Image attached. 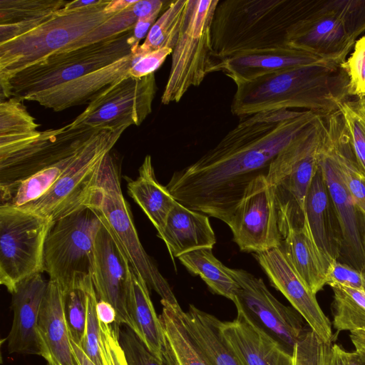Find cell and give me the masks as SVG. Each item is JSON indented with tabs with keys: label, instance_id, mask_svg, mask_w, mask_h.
<instances>
[{
	"label": "cell",
	"instance_id": "obj_1",
	"mask_svg": "<svg viewBox=\"0 0 365 365\" xmlns=\"http://www.w3.org/2000/svg\"><path fill=\"white\" fill-rule=\"evenodd\" d=\"M320 115L269 110L238 124L198 160L173 173L166 187L186 207L227 225L245 190Z\"/></svg>",
	"mask_w": 365,
	"mask_h": 365
},
{
	"label": "cell",
	"instance_id": "obj_2",
	"mask_svg": "<svg viewBox=\"0 0 365 365\" xmlns=\"http://www.w3.org/2000/svg\"><path fill=\"white\" fill-rule=\"evenodd\" d=\"M349 78L339 64L294 68L236 84L231 112L240 118L261 111L304 108L322 116L349 99Z\"/></svg>",
	"mask_w": 365,
	"mask_h": 365
},
{
	"label": "cell",
	"instance_id": "obj_3",
	"mask_svg": "<svg viewBox=\"0 0 365 365\" xmlns=\"http://www.w3.org/2000/svg\"><path fill=\"white\" fill-rule=\"evenodd\" d=\"M322 0L220 1L211 26V58H226L287 45L292 27Z\"/></svg>",
	"mask_w": 365,
	"mask_h": 365
},
{
	"label": "cell",
	"instance_id": "obj_4",
	"mask_svg": "<svg viewBox=\"0 0 365 365\" xmlns=\"http://www.w3.org/2000/svg\"><path fill=\"white\" fill-rule=\"evenodd\" d=\"M110 1L69 11L61 9L30 32L0 43V101L10 98L9 83L14 74L62 51L113 16L104 11Z\"/></svg>",
	"mask_w": 365,
	"mask_h": 365
},
{
	"label": "cell",
	"instance_id": "obj_5",
	"mask_svg": "<svg viewBox=\"0 0 365 365\" xmlns=\"http://www.w3.org/2000/svg\"><path fill=\"white\" fill-rule=\"evenodd\" d=\"M86 207L97 213L113 235L132 269L148 287L160 297V300L178 304L168 281L140 241L130 207L122 192L118 166L110 153L103 160L97 182Z\"/></svg>",
	"mask_w": 365,
	"mask_h": 365
},
{
	"label": "cell",
	"instance_id": "obj_6",
	"mask_svg": "<svg viewBox=\"0 0 365 365\" xmlns=\"http://www.w3.org/2000/svg\"><path fill=\"white\" fill-rule=\"evenodd\" d=\"M325 117L319 115L271 163L267 180L274 194L282 239L304 222L306 197L319 168Z\"/></svg>",
	"mask_w": 365,
	"mask_h": 365
},
{
	"label": "cell",
	"instance_id": "obj_7",
	"mask_svg": "<svg viewBox=\"0 0 365 365\" xmlns=\"http://www.w3.org/2000/svg\"><path fill=\"white\" fill-rule=\"evenodd\" d=\"M133 29L72 51H58L14 74L10 98L23 101L32 95L76 80L132 53Z\"/></svg>",
	"mask_w": 365,
	"mask_h": 365
},
{
	"label": "cell",
	"instance_id": "obj_8",
	"mask_svg": "<svg viewBox=\"0 0 365 365\" xmlns=\"http://www.w3.org/2000/svg\"><path fill=\"white\" fill-rule=\"evenodd\" d=\"M101 224L88 207L53 223L45 243L43 271L63 291L92 277L95 240Z\"/></svg>",
	"mask_w": 365,
	"mask_h": 365
},
{
	"label": "cell",
	"instance_id": "obj_9",
	"mask_svg": "<svg viewBox=\"0 0 365 365\" xmlns=\"http://www.w3.org/2000/svg\"><path fill=\"white\" fill-rule=\"evenodd\" d=\"M126 128L100 130L43 195L19 207L54 222L86 207L97 182L104 157L110 153Z\"/></svg>",
	"mask_w": 365,
	"mask_h": 365
},
{
	"label": "cell",
	"instance_id": "obj_10",
	"mask_svg": "<svg viewBox=\"0 0 365 365\" xmlns=\"http://www.w3.org/2000/svg\"><path fill=\"white\" fill-rule=\"evenodd\" d=\"M53 223L21 207L0 205V283L10 294L19 282L43 271L45 243Z\"/></svg>",
	"mask_w": 365,
	"mask_h": 365
},
{
	"label": "cell",
	"instance_id": "obj_11",
	"mask_svg": "<svg viewBox=\"0 0 365 365\" xmlns=\"http://www.w3.org/2000/svg\"><path fill=\"white\" fill-rule=\"evenodd\" d=\"M219 0H189L184 25L173 48L171 67L161 102H179L208 74L211 26Z\"/></svg>",
	"mask_w": 365,
	"mask_h": 365
},
{
	"label": "cell",
	"instance_id": "obj_12",
	"mask_svg": "<svg viewBox=\"0 0 365 365\" xmlns=\"http://www.w3.org/2000/svg\"><path fill=\"white\" fill-rule=\"evenodd\" d=\"M156 90L154 73L140 78L127 76L91 101L71 123L113 129L138 126L152 113Z\"/></svg>",
	"mask_w": 365,
	"mask_h": 365
},
{
	"label": "cell",
	"instance_id": "obj_13",
	"mask_svg": "<svg viewBox=\"0 0 365 365\" xmlns=\"http://www.w3.org/2000/svg\"><path fill=\"white\" fill-rule=\"evenodd\" d=\"M228 271L240 287L233 302L236 308L292 354L297 343L311 329L303 317L276 299L262 279L242 269Z\"/></svg>",
	"mask_w": 365,
	"mask_h": 365
},
{
	"label": "cell",
	"instance_id": "obj_14",
	"mask_svg": "<svg viewBox=\"0 0 365 365\" xmlns=\"http://www.w3.org/2000/svg\"><path fill=\"white\" fill-rule=\"evenodd\" d=\"M101 129L71 123L60 128L41 131L34 140L0 159V190L78 152Z\"/></svg>",
	"mask_w": 365,
	"mask_h": 365
},
{
	"label": "cell",
	"instance_id": "obj_15",
	"mask_svg": "<svg viewBox=\"0 0 365 365\" xmlns=\"http://www.w3.org/2000/svg\"><path fill=\"white\" fill-rule=\"evenodd\" d=\"M228 226L242 252L255 253L281 245L274 194L266 175L257 177L247 187Z\"/></svg>",
	"mask_w": 365,
	"mask_h": 365
},
{
	"label": "cell",
	"instance_id": "obj_16",
	"mask_svg": "<svg viewBox=\"0 0 365 365\" xmlns=\"http://www.w3.org/2000/svg\"><path fill=\"white\" fill-rule=\"evenodd\" d=\"M92 280L98 299L108 302L115 309L117 314L115 323L133 330L128 309L132 267L103 222L95 240Z\"/></svg>",
	"mask_w": 365,
	"mask_h": 365
},
{
	"label": "cell",
	"instance_id": "obj_17",
	"mask_svg": "<svg viewBox=\"0 0 365 365\" xmlns=\"http://www.w3.org/2000/svg\"><path fill=\"white\" fill-rule=\"evenodd\" d=\"M355 42L329 1L294 24L287 36L288 46L339 65L346 60Z\"/></svg>",
	"mask_w": 365,
	"mask_h": 365
},
{
	"label": "cell",
	"instance_id": "obj_18",
	"mask_svg": "<svg viewBox=\"0 0 365 365\" xmlns=\"http://www.w3.org/2000/svg\"><path fill=\"white\" fill-rule=\"evenodd\" d=\"M270 284L303 317L309 327L327 344L333 339L331 322L312 293L291 266L281 247L253 253Z\"/></svg>",
	"mask_w": 365,
	"mask_h": 365
},
{
	"label": "cell",
	"instance_id": "obj_19",
	"mask_svg": "<svg viewBox=\"0 0 365 365\" xmlns=\"http://www.w3.org/2000/svg\"><path fill=\"white\" fill-rule=\"evenodd\" d=\"M319 166L331 195L342 235L339 259L358 270L365 269V215L356 205L335 160L322 143Z\"/></svg>",
	"mask_w": 365,
	"mask_h": 365
},
{
	"label": "cell",
	"instance_id": "obj_20",
	"mask_svg": "<svg viewBox=\"0 0 365 365\" xmlns=\"http://www.w3.org/2000/svg\"><path fill=\"white\" fill-rule=\"evenodd\" d=\"M232 321L217 318L220 336L242 365H293L292 354L240 309Z\"/></svg>",
	"mask_w": 365,
	"mask_h": 365
},
{
	"label": "cell",
	"instance_id": "obj_21",
	"mask_svg": "<svg viewBox=\"0 0 365 365\" xmlns=\"http://www.w3.org/2000/svg\"><path fill=\"white\" fill-rule=\"evenodd\" d=\"M328 63H334L322 60L305 51L287 46L226 58H211L208 73L221 71L237 84L281 71Z\"/></svg>",
	"mask_w": 365,
	"mask_h": 365
},
{
	"label": "cell",
	"instance_id": "obj_22",
	"mask_svg": "<svg viewBox=\"0 0 365 365\" xmlns=\"http://www.w3.org/2000/svg\"><path fill=\"white\" fill-rule=\"evenodd\" d=\"M48 282L41 273L34 274L19 282L11 294L14 317L7 338L10 354L41 356L37 324Z\"/></svg>",
	"mask_w": 365,
	"mask_h": 365
},
{
	"label": "cell",
	"instance_id": "obj_23",
	"mask_svg": "<svg viewBox=\"0 0 365 365\" xmlns=\"http://www.w3.org/2000/svg\"><path fill=\"white\" fill-rule=\"evenodd\" d=\"M133 54L76 80L31 96L27 101L38 102L54 111L90 102L113 83L129 76Z\"/></svg>",
	"mask_w": 365,
	"mask_h": 365
},
{
	"label": "cell",
	"instance_id": "obj_24",
	"mask_svg": "<svg viewBox=\"0 0 365 365\" xmlns=\"http://www.w3.org/2000/svg\"><path fill=\"white\" fill-rule=\"evenodd\" d=\"M37 334L41 356L47 365H78L65 319L63 290L50 280L40 308Z\"/></svg>",
	"mask_w": 365,
	"mask_h": 365
},
{
	"label": "cell",
	"instance_id": "obj_25",
	"mask_svg": "<svg viewBox=\"0 0 365 365\" xmlns=\"http://www.w3.org/2000/svg\"><path fill=\"white\" fill-rule=\"evenodd\" d=\"M304 216L319 250L330 262L338 260L341 252L342 235L320 166L307 194Z\"/></svg>",
	"mask_w": 365,
	"mask_h": 365
},
{
	"label": "cell",
	"instance_id": "obj_26",
	"mask_svg": "<svg viewBox=\"0 0 365 365\" xmlns=\"http://www.w3.org/2000/svg\"><path fill=\"white\" fill-rule=\"evenodd\" d=\"M158 237L164 241L172 257L200 248H213L216 243L208 216L190 210L178 201Z\"/></svg>",
	"mask_w": 365,
	"mask_h": 365
},
{
	"label": "cell",
	"instance_id": "obj_27",
	"mask_svg": "<svg viewBox=\"0 0 365 365\" xmlns=\"http://www.w3.org/2000/svg\"><path fill=\"white\" fill-rule=\"evenodd\" d=\"M280 247L292 268L316 294L326 284L331 262L317 245L305 216L303 225L287 231Z\"/></svg>",
	"mask_w": 365,
	"mask_h": 365
},
{
	"label": "cell",
	"instance_id": "obj_28",
	"mask_svg": "<svg viewBox=\"0 0 365 365\" xmlns=\"http://www.w3.org/2000/svg\"><path fill=\"white\" fill-rule=\"evenodd\" d=\"M64 0H0V43L19 37L48 21Z\"/></svg>",
	"mask_w": 365,
	"mask_h": 365
},
{
	"label": "cell",
	"instance_id": "obj_29",
	"mask_svg": "<svg viewBox=\"0 0 365 365\" xmlns=\"http://www.w3.org/2000/svg\"><path fill=\"white\" fill-rule=\"evenodd\" d=\"M148 288L144 279L132 269L128 309L133 324V331L148 350L163 361V329L151 301Z\"/></svg>",
	"mask_w": 365,
	"mask_h": 365
},
{
	"label": "cell",
	"instance_id": "obj_30",
	"mask_svg": "<svg viewBox=\"0 0 365 365\" xmlns=\"http://www.w3.org/2000/svg\"><path fill=\"white\" fill-rule=\"evenodd\" d=\"M138 177L128 182V192L140 206L160 235L167 217L177 202L166 186L157 180L150 155H147L138 170Z\"/></svg>",
	"mask_w": 365,
	"mask_h": 365
},
{
	"label": "cell",
	"instance_id": "obj_31",
	"mask_svg": "<svg viewBox=\"0 0 365 365\" xmlns=\"http://www.w3.org/2000/svg\"><path fill=\"white\" fill-rule=\"evenodd\" d=\"M159 318L163 329V362L166 365H208L190 337L185 327L180 304L160 300Z\"/></svg>",
	"mask_w": 365,
	"mask_h": 365
},
{
	"label": "cell",
	"instance_id": "obj_32",
	"mask_svg": "<svg viewBox=\"0 0 365 365\" xmlns=\"http://www.w3.org/2000/svg\"><path fill=\"white\" fill-rule=\"evenodd\" d=\"M182 316L190 337L208 365H242L221 339L215 316L192 304Z\"/></svg>",
	"mask_w": 365,
	"mask_h": 365
},
{
	"label": "cell",
	"instance_id": "obj_33",
	"mask_svg": "<svg viewBox=\"0 0 365 365\" xmlns=\"http://www.w3.org/2000/svg\"><path fill=\"white\" fill-rule=\"evenodd\" d=\"M22 101L11 97L0 101V159L34 140L41 131Z\"/></svg>",
	"mask_w": 365,
	"mask_h": 365
},
{
	"label": "cell",
	"instance_id": "obj_34",
	"mask_svg": "<svg viewBox=\"0 0 365 365\" xmlns=\"http://www.w3.org/2000/svg\"><path fill=\"white\" fill-rule=\"evenodd\" d=\"M192 274L198 275L215 294L234 302L239 284L212 252V248L205 247L192 250L178 257Z\"/></svg>",
	"mask_w": 365,
	"mask_h": 365
},
{
	"label": "cell",
	"instance_id": "obj_35",
	"mask_svg": "<svg viewBox=\"0 0 365 365\" xmlns=\"http://www.w3.org/2000/svg\"><path fill=\"white\" fill-rule=\"evenodd\" d=\"M188 3L189 0L170 1L133 55H141L164 47L173 49L184 25Z\"/></svg>",
	"mask_w": 365,
	"mask_h": 365
},
{
	"label": "cell",
	"instance_id": "obj_36",
	"mask_svg": "<svg viewBox=\"0 0 365 365\" xmlns=\"http://www.w3.org/2000/svg\"><path fill=\"white\" fill-rule=\"evenodd\" d=\"M334 292L333 325L337 331L365 329V293L341 284L331 286Z\"/></svg>",
	"mask_w": 365,
	"mask_h": 365
},
{
	"label": "cell",
	"instance_id": "obj_37",
	"mask_svg": "<svg viewBox=\"0 0 365 365\" xmlns=\"http://www.w3.org/2000/svg\"><path fill=\"white\" fill-rule=\"evenodd\" d=\"M357 163L365 175V97L346 100L339 106Z\"/></svg>",
	"mask_w": 365,
	"mask_h": 365
},
{
	"label": "cell",
	"instance_id": "obj_38",
	"mask_svg": "<svg viewBox=\"0 0 365 365\" xmlns=\"http://www.w3.org/2000/svg\"><path fill=\"white\" fill-rule=\"evenodd\" d=\"M86 294V323L81 348L96 365H103L101 350V324L96 304L98 297L92 277L84 282Z\"/></svg>",
	"mask_w": 365,
	"mask_h": 365
},
{
	"label": "cell",
	"instance_id": "obj_39",
	"mask_svg": "<svg viewBox=\"0 0 365 365\" xmlns=\"http://www.w3.org/2000/svg\"><path fill=\"white\" fill-rule=\"evenodd\" d=\"M84 282L80 286L63 291L64 316L70 337L79 346H81L83 342L86 323V294Z\"/></svg>",
	"mask_w": 365,
	"mask_h": 365
},
{
	"label": "cell",
	"instance_id": "obj_40",
	"mask_svg": "<svg viewBox=\"0 0 365 365\" xmlns=\"http://www.w3.org/2000/svg\"><path fill=\"white\" fill-rule=\"evenodd\" d=\"M132 6L110 16L87 35L60 51H72L103 41L133 29L138 19L133 12Z\"/></svg>",
	"mask_w": 365,
	"mask_h": 365
},
{
	"label": "cell",
	"instance_id": "obj_41",
	"mask_svg": "<svg viewBox=\"0 0 365 365\" xmlns=\"http://www.w3.org/2000/svg\"><path fill=\"white\" fill-rule=\"evenodd\" d=\"M340 66L349 78V96L365 97V36L356 41L353 52Z\"/></svg>",
	"mask_w": 365,
	"mask_h": 365
},
{
	"label": "cell",
	"instance_id": "obj_42",
	"mask_svg": "<svg viewBox=\"0 0 365 365\" xmlns=\"http://www.w3.org/2000/svg\"><path fill=\"white\" fill-rule=\"evenodd\" d=\"M330 345L310 329L294 348L293 365H325Z\"/></svg>",
	"mask_w": 365,
	"mask_h": 365
},
{
	"label": "cell",
	"instance_id": "obj_43",
	"mask_svg": "<svg viewBox=\"0 0 365 365\" xmlns=\"http://www.w3.org/2000/svg\"><path fill=\"white\" fill-rule=\"evenodd\" d=\"M329 4L342 19L349 34L356 41L365 31V0H330Z\"/></svg>",
	"mask_w": 365,
	"mask_h": 365
},
{
	"label": "cell",
	"instance_id": "obj_44",
	"mask_svg": "<svg viewBox=\"0 0 365 365\" xmlns=\"http://www.w3.org/2000/svg\"><path fill=\"white\" fill-rule=\"evenodd\" d=\"M119 341L128 365H166L148 350L130 327L119 328Z\"/></svg>",
	"mask_w": 365,
	"mask_h": 365
},
{
	"label": "cell",
	"instance_id": "obj_45",
	"mask_svg": "<svg viewBox=\"0 0 365 365\" xmlns=\"http://www.w3.org/2000/svg\"><path fill=\"white\" fill-rule=\"evenodd\" d=\"M101 324V350L103 365H128L119 341V327Z\"/></svg>",
	"mask_w": 365,
	"mask_h": 365
},
{
	"label": "cell",
	"instance_id": "obj_46",
	"mask_svg": "<svg viewBox=\"0 0 365 365\" xmlns=\"http://www.w3.org/2000/svg\"><path fill=\"white\" fill-rule=\"evenodd\" d=\"M326 284H341L365 293V272L339 261H332L327 270Z\"/></svg>",
	"mask_w": 365,
	"mask_h": 365
},
{
	"label": "cell",
	"instance_id": "obj_47",
	"mask_svg": "<svg viewBox=\"0 0 365 365\" xmlns=\"http://www.w3.org/2000/svg\"><path fill=\"white\" fill-rule=\"evenodd\" d=\"M172 52V48L164 47L141 55H133V60L129 70L130 76L140 78L154 73Z\"/></svg>",
	"mask_w": 365,
	"mask_h": 365
},
{
	"label": "cell",
	"instance_id": "obj_48",
	"mask_svg": "<svg viewBox=\"0 0 365 365\" xmlns=\"http://www.w3.org/2000/svg\"><path fill=\"white\" fill-rule=\"evenodd\" d=\"M166 3L162 0H137L132 6V10L138 19L158 16Z\"/></svg>",
	"mask_w": 365,
	"mask_h": 365
},
{
	"label": "cell",
	"instance_id": "obj_49",
	"mask_svg": "<svg viewBox=\"0 0 365 365\" xmlns=\"http://www.w3.org/2000/svg\"><path fill=\"white\" fill-rule=\"evenodd\" d=\"M157 16L138 19L133 29L132 41L133 46L131 48L132 54H133L140 46V41L146 38L151 27L157 19Z\"/></svg>",
	"mask_w": 365,
	"mask_h": 365
},
{
	"label": "cell",
	"instance_id": "obj_50",
	"mask_svg": "<svg viewBox=\"0 0 365 365\" xmlns=\"http://www.w3.org/2000/svg\"><path fill=\"white\" fill-rule=\"evenodd\" d=\"M98 319L101 322L106 324H113L115 322L117 314L113 307L103 300H98L96 304Z\"/></svg>",
	"mask_w": 365,
	"mask_h": 365
},
{
	"label": "cell",
	"instance_id": "obj_51",
	"mask_svg": "<svg viewBox=\"0 0 365 365\" xmlns=\"http://www.w3.org/2000/svg\"><path fill=\"white\" fill-rule=\"evenodd\" d=\"M344 350L336 344L330 345L327 351L325 365H346L343 354Z\"/></svg>",
	"mask_w": 365,
	"mask_h": 365
},
{
	"label": "cell",
	"instance_id": "obj_52",
	"mask_svg": "<svg viewBox=\"0 0 365 365\" xmlns=\"http://www.w3.org/2000/svg\"><path fill=\"white\" fill-rule=\"evenodd\" d=\"M137 0H112L106 5L104 11L108 14L120 13L135 4Z\"/></svg>",
	"mask_w": 365,
	"mask_h": 365
},
{
	"label": "cell",
	"instance_id": "obj_53",
	"mask_svg": "<svg viewBox=\"0 0 365 365\" xmlns=\"http://www.w3.org/2000/svg\"><path fill=\"white\" fill-rule=\"evenodd\" d=\"M349 336L356 351L365 355V329L351 331Z\"/></svg>",
	"mask_w": 365,
	"mask_h": 365
},
{
	"label": "cell",
	"instance_id": "obj_54",
	"mask_svg": "<svg viewBox=\"0 0 365 365\" xmlns=\"http://www.w3.org/2000/svg\"><path fill=\"white\" fill-rule=\"evenodd\" d=\"M103 0H74L68 1L63 8L64 11H73L82 9L91 6L97 5L103 2Z\"/></svg>",
	"mask_w": 365,
	"mask_h": 365
},
{
	"label": "cell",
	"instance_id": "obj_55",
	"mask_svg": "<svg viewBox=\"0 0 365 365\" xmlns=\"http://www.w3.org/2000/svg\"><path fill=\"white\" fill-rule=\"evenodd\" d=\"M343 354L346 365H365V355L356 350L352 352L344 350Z\"/></svg>",
	"mask_w": 365,
	"mask_h": 365
},
{
	"label": "cell",
	"instance_id": "obj_56",
	"mask_svg": "<svg viewBox=\"0 0 365 365\" xmlns=\"http://www.w3.org/2000/svg\"><path fill=\"white\" fill-rule=\"evenodd\" d=\"M71 345L78 365H96L86 355L81 346L72 340Z\"/></svg>",
	"mask_w": 365,
	"mask_h": 365
},
{
	"label": "cell",
	"instance_id": "obj_57",
	"mask_svg": "<svg viewBox=\"0 0 365 365\" xmlns=\"http://www.w3.org/2000/svg\"><path fill=\"white\" fill-rule=\"evenodd\" d=\"M364 272H365V269H364Z\"/></svg>",
	"mask_w": 365,
	"mask_h": 365
}]
</instances>
